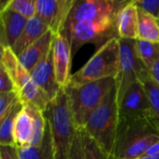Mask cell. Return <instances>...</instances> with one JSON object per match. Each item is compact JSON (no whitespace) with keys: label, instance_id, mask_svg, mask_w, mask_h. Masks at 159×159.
I'll use <instances>...</instances> for the list:
<instances>
[{"label":"cell","instance_id":"6da1fadb","mask_svg":"<svg viewBox=\"0 0 159 159\" xmlns=\"http://www.w3.org/2000/svg\"><path fill=\"white\" fill-rule=\"evenodd\" d=\"M159 141V130L145 119H120L109 159L141 158Z\"/></svg>","mask_w":159,"mask_h":159},{"label":"cell","instance_id":"7a4b0ae2","mask_svg":"<svg viewBox=\"0 0 159 159\" xmlns=\"http://www.w3.org/2000/svg\"><path fill=\"white\" fill-rule=\"evenodd\" d=\"M119 123L116 82L89 117L83 131L92 138L110 158Z\"/></svg>","mask_w":159,"mask_h":159},{"label":"cell","instance_id":"3957f363","mask_svg":"<svg viewBox=\"0 0 159 159\" xmlns=\"http://www.w3.org/2000/svg\"><path fill=\"white\" fill-rule=\"evenodd\" d=\"M45 116L49 122L56 159H69L73 140L77 130L65 89L61 88L48 105Z\"/></svg>","mask_w":159,"mask_h":159},{"label":"cell","instance_id":"277c9868","mask_svg":"<svg viewBox=\"0 0 159 159\" xmlns=\"http://www.w3.org/2000/svg\"><path fill=\"white\" fill-rule=\"evenodd\" d=\"M116 82V77H109L89 83H70L64 88L77 129L83 130L90 115L102 103Z\"/></svg>","mask_w":159,"mask_h":159},{"label":"cell","instance_id":"5b68a950","mask_svg":"<svg viewBox=\"0 0 159 159\" xmlns=\"http://www.w3.org/2000/svg\"><path fill=\"white\" fill-rule=\"evenodd\" d=\"M119 38H112L99 48L82 68L72 75L69 84H83L116 77L119 71Z\"/></svg>","mask_w":159,"mask_h":159},{"label":"cell","instance_id":"8992f818","mask_svg":"<svg viewBox=\"0 0 159 159\" xmlns=\"http://www.w3.org/2000/svg\"><path fill=\"white\" fill-rule=\"evenodd\" d=\"M12 79L15 90L23 103H30L46 112L50 99L34 82L10 48H1V64Z\"/></svg>","mask_w":159,"mask_h":159},{"label":"cell","instance_id":"52a82bcc","mask_svg":"<svg viewBox=\"0 0 159 159\" xmlns=\"http://www.w3.org/2000/svg\"><path fill=\"white\" fill-rule=\"evenodd\" d=\"M47 118L44 112L33 104L24 103L13 129V141L18 148L39 146L42 143Z\"/></svg>","mask_w":159,"mask_h":159},{"label":"cell","instance_id":"ba28073f","mask_svg":"<svg viewBox=\"0 0 159 159\" xmlns=\"http://www.w3.org/2000/svg\"><path fill=\"white\" fill-rule=\"evenodd\" d=\"M64 32L70 39L73 55L87 43L100 45V48L112 38L118 37L116 20L91 22L77 21L67 23Z\"/></svg>","mask_w":159,"mask_h":159},{"label":"cell","instance_id":"9c48e42d","mask_svg":"<svg viewBox=\"0 0 159 159\" xmlns=\"http://www.w3.org/2000/svg\"><path fill=\"white\" fill-rule=\"evenodd\" d=\"M135 42L136 40L119 38V71L116 77L118 102L132 84L141 82L149 75V70L136 52Z\"/></svg>","mask_w":159,"mask_h":159},{"label":"cell","instance_id":"30bf717a","mask_svg":"<svg viewBox=\"0 0 159 159\" xmlns=\"http://www.w3.org/2000/svg\"><path fill=\"white\" fill-rule=\"evenodd\" d=\"M128 2L125 0H75L66 24L77 21L116 20L118 12Z\"/></svg>","mask_w":159,"mask_h":159},{"label":"cell","instance_id":"8fae6325","mask_svg":"<svg viewBox=\"0 0 159 159\" xmlns=\"http://www.w3.org/2000/svg\"><path fill=\"white\" fill-rule=\"evenodd\" d=\"M118 111L120 119H145L152 123L150 102L142 82H136L128 89L118 102Z\"/></svg>","mask_w":159,"mask_h":159},{"label":"cell","instance_id":"7c38bea8","mask_svg":"<svg viewBox=\"0 0 159 159\" xmlns=\"http://www.w3.org/2000/svg\"><path fill=\"white\" fill-rule=\"evenodd\" d=\"M75 0H36V15L56 35L66 25Z\"/></svg>","mask_w":159,"mask_h":159},{"label":"cell","instance_id":"4fadbf2b","mask_svg":"<svg viewBox=\"0 0 159 159\" xmlns=\"http://www.w3.org/2000/svg\"><path fill=\"white\" fill-rule=\"evenodd\" d=\"M52 51L56 80L61 88H66L72 76L71 62L73 52L70 39L64 32L54 36Z\"/></svg>","mask_w":159,"mask_h":159},{"label":"cell","instance_id":"5bb4252c","mask_svg":"<svg viewBox=\"0 0 159 159\" xmlns=\"http://www.w3.org/2000/svg\"><path fill=\"white\" fill-rule=\"evenodd\" d=\"M29 73L34 82L48 96L50 101H52L61 89L56 80L52 48L48 55Z\"/></svg>","mask_w":159,"mask_h":159},{"label":"cell","instance_id":"9a60e30c","mask_svg":"<svg viewBox=\"0 0 159 159\" xmlns=\"http://www.w3.org/2000/svg\"><path fill=\"white\" fill-rule=\"evenodd\" d=\"M1 48H12L22 34L27 23V19L7 9H1Z\"/></svg>","mask_w":159,"mask_h":159},{"label":"cell","instance_id":"2e32d148","mask_svg":"<svg viewBox=\"0 0 159 159\" xmlns=\"http://www.w3.org/2000/svg\"><path fill=\"white\" fill-rule=\"evenodd\" d=\"M116 31L118 38L139 39V12L133 0L129 1L116 16Z\"/></svg>","mask_w":159,"mask_h":159},{"label":"cell","instance_id":"e0dca14e","mask_svg":"<svg viewBox=\"0 0 159 159\" xmlns=\"http://www.w3.org/2000/svg\"><path fill=\"white\" fill-rule=\"evenodd\" d=\"M55 34L48 30L37 41L28 47L19 57L21 65L30 72L40 61H42L50 51Z\"/></svg>","mask_w":159,"mask_h":159},{"label":"cell","instance_id":"ac0fdd59","mask_svg":"<svg viewBox=\"0 0 159 159\" xmlns=\"http://www.w3.org/2000/svg\"><path fill=\"white\" fill-rule=\"evenodd\" d=\"M48 27L47 24L37 16L29 19L24 27V30L17 42L11 48L13 52L17 57H19L28 47L37 41L41 36H43L48 31Z\"/></svg>","mask_w":159,"mask_h":159},{"label":"cell","instance_id":"d6986e66","mask_svg":"<svg viewBox=\"0 0 159 159\" xmlns=\"http://www.w3.org/2000/svg\"><path fill=\"white\" fill-rule=\"evenodd\" d=\"M19 153L20 159H56L50 125L48 119L42 143L39 146L19 148Z\"/></svg>","mask_w":159,"mask_h":159},{"label":"cell","instance_id":"ffe728a7","mask_svg":"<svg viewBox=\"0 0 159 159\" xmlns=\"http://www.w3.org/2000/svg\"><path fill=\"white\" fill-rule=\"evenodd\" d=\"M24 107V103L19 99L0 119V144L15 145L13 141V129L19 113Z\"/></svg>","mask_w":159,"mask_h":159},{"label":"cell","instance_id":"44dd1931","mask_svg":"<svg viewBox=\"0 0 159 159\" xmlns=\"http://www.w3.org/2000/svg\"><path fill=\"white\" fill-rule=\"evenodd\" d=\"M139 39L159 43V20L138 8Z\"/></svg>","mask_w":159,"mask_h":159},{"label":"cell","instance_id":"7402d4cb","mask_svg":"<svg viewBox=\"0 0 159 159\" xmlns=\"http://www.w3.org/2000/svg\"><path fill=\"white\" fill-rule=\"evenodd\" d=\"M146 91L152 113V123L159 130V86L152 79L150 74L142 81Z\"/></svg>","mask_w":159,"mask_h":159},{"label":"cell","instance_id":"603a6c76","mask_svg":"<svg viewBox=\"0 0 159 159\" xmlns=\"http://www.w3.org/2000/svg\"><path fill=\"white\" fill-rule=\"evenodd\" d=\"M135 48L139 58L149 70L159 57V43L137 39Z\"/></svg>","mask_w":159,"mask_h":159},{"label":"cell","instance_id":"cb8c5ba5","mask_svg":"<svg viewBox=\"0 0 159 159\" xmlns=\"http://www.w3.org/2000/svg\"><path fill=\"white\" fill-rule=\"evenodd\" d=\"M1 9L11 10L29 20L36 15V0H7Z\"/></svg>","mask_w":159,"mask_h":159},{"label":"cell","instance_id":"d4e9b609","mask_svg":"<svg viewBox=\"0 0 159 159\" xmlns=\"http://www.w3.org/2000/svg\"><path fill=\"white\" fill-rule=\"evenodd\" d=\"M86 159H108L97 143L82 130Z\"/></svg>","mask_w":159,"mask_h":159},{"label":"cell","instance_id":"484cf974","mask_svg":"<svg viewBox=\"0 0 159 159\" xmlns=\"http://www.w3.org/2000/svg\"><path fill=\"white\" fill-rule=\"evenodd\" d=\"M69 159H86L82 130L77 129L71 146Z\"/></svg>","mask_w":159,"mask_h":159},{"label":"cell","instance_id":"4316f807","mask_svg":"<svg viewBox=\"0 0 159 159\" xmlns=\"http://www.w3.org/2000/svg\"><path fill=\"white\" fill-rule=\"evenodd\" d=\"M20 99L16 91L0 93V119L4 117L10 107Z\"/></svg>","mask_w":159,"mask_h":159},{"label":"cell","instance_id":"83f0119b","mask_svg":"<svg viewBox=\"0 0 159 159\" xmlns=\"http://www.w3.org/2000/svg\"><path fill=\"white\" fill-rule=\"evenodd\" d=\"M136 7L159 20V0H133Z\"/></svg>","mask_w":159,"mask_h":159},{"label":"cell","instance_id":"f1b7e54d","mask_svg":"<svg viewBox=\"0 0 159 159\" xmlns=\"http://www.w3.org/2000/svg\"><path fill=\"white\" fill-rule=\"evenodd\" d=\"M16 91L15 86L5 68L0 65V93Z\"/></svg>","mask_w":159,"mask_h":159},{"label":"cell","instance_id":"f546056e","mask_svg":"<svg viewBox=\"0 0 159 159\" xmlns=\"http://www.w3.org/2000/svg\"><path fill=\"white\" fill-rule=\"evenodd\" d=\"M0 159H20L19 148L15 145H1Z\"/></svg>","mask_w":159,"mask_h":159},{"label":"cell","instance_id":"4dcf8cb0","mask_svg":"<svg viewBox=\"0 0 159 159\" xmlns=\"http://www.w3.org/2000/svg\"><path fill=\"white\" fill-rule=\"evenodd\" d=\"M149 74L152 79L159 86V57L149 69Z\"/></svg>","mask_w":159,"mask_h":159},{"label":"cell","instance_id":"1f68e13d","mask_svg":"<svg viewBox=\"0 0 159 159\" xmlns=\"http://www.w3.org/2000/svg\"><path fill=\"white\" fill-rule=\"evenodd\" d=\"M159 154V141L157 142L156 143H154L153 145H151L148 150L144 153V155L142 157H153V156H156V155H158Z\"/></svg>","mask_w":159,"mask_h":159},{"label":"cell","instance_id":"d6a6232c","mask_svg":"<svg viewBox=\"0 0 159 159\" xmlns=\"http://www.w3.org/2000/svg\"><path fill=\"white\" fill-rule=\"evenodd\" d=\"M140 159H159V154L156 155V156H153V157H143Z\"/></svg>","mask_w":159,"mask_h":159},{"label":"cell","instance_id":"836d02e7","mask_svg":"<svg viewBox=\"0 0 159 159\" xmlns=\"http://www.w3.org/2000/svg\"><path fill=\"white\" fill-rule=\"evenodd\" d=\"M138 159H140V158H138Z\"/></svg>","mask_w":159,"mask_h":159}]
</instances>
